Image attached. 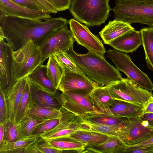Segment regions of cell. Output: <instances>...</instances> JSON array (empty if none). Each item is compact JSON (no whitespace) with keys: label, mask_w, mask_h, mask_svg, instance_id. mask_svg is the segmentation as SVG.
Wrapping results in <instances>:
<instances>
[{"label":"cell","mask_w":153,"mask_h":153,"mask_svg":"<svg viewBox=\"0 0 153 153\" xmlns=\"http://www.w3.org/2000/svg\"><path fill=\"white\" fill-rule=\"evenodd\" d=\"M0 14V31L15 51L30 40L39 45L51 34L68 24L66 19L61 17L43 21Z\"/></svg>","instance_id":"obj_1"},{"label":"cell","mask_w":153,"mask_h":153,"mask_svg":"<svg viewBox=\"0 0 153 153\" xmlns=\"http://www.w3.org/2000/svg\"><path fill=\"white\" fill-rule=\"evenodd\" d=\"M68 52L71 58L85 74L100 86H108L123 78L119 71L109 63L103 56L89 51L86 54H79L73 48Z\"/></svg>","instance_id":"obj_2"},{"label":"cell","mask_w":153,"mask_h":153,"mask_svg":"<svg viewBox=\"0 0 153 153\" xmlns=\"http://www.w3.org/2000/svg\"><path fill=\"white\" fill-rule=\"evenodd\" d=\"M114 20L153 26V0H116Z\"/></svg>","instance_id":"obj_3"},{"label":"cell","mask_w":153,"mask_h":153,"mask_svg":"<svg viewBox=\"0 0 153 153\" xmlns=\"http://www.w3.org/2000/svg\"><path fill=\"white\" fill-rule=\"evenodd\" d=\"M109 0H71L69 11L74 18L88 27L104 23L112 10Z\"/></svg>","instance_id":"obj_4"},{"label":"cell","mask_w":153,"mask_h":153,"mask_svg":"<svg viewBox=\"0 0 153 153\" xmlns=\"http://www.w3.org/2000/svg\"><path fill=\"white\" fill-rule=\"evenodd\" d=\"M42 56L39 45L32 40H28L22 47L12 53V73L16 82L27 76L39 65Z\"/></svg>","instance_id":"obj_5"},{"label":"cell","mask_w":153,"mask_h":153,"mask_svg":"<svg viewBox=\"0 0 153 153\" xmlns=\"http://www.w3.org/2000/svg\"><path fill=\"white\" fill-rule=\"evenodd\" d=\"M112 97L144 107L153 96L152 91L144 89L129 78L122 79L108 86Z\"/></svg>","instance_id":"obj_6"},{"label":"cell","mask_w":153,"mask_h":153,"mask_svg":"<svg viewBox=\"0 0 153 153\" xmlns=\"http://www.w3.org/2000/svg\"><path fill=\"white\" fill-rule=\"evenodd\" d=\"M107 56L114 64L117 69L124 73L127 77L141 88L149 91L153 90V83L148 75L132 61L130 56L116 50L106 51Z\"/></svg>","instance_id":"obj_7"},{"label":"cell","mask_w":153,"mask_h":153,"mask_svg":"<svg viewBox=\"0 0 153 153\" xmlns=\"http://www.w3.org/2000/svg\"><path fill=\"white\" fill-rule=\"evenodd\" d=\"M74 41L67 26L52 33L39 45L42 53V64L54 54L60 51L68 52L73 48Z\"/></svg>","instance_id":"obj_8"},{"label":"cell","mask_w":153,"mask_h":153,"mask_svg":"<svg viewBox=\"0 0 153 153\" xmlns=\"http://www.w3.org/2000/svg\"><path fill=\"white\" fill-rule=\"evenodd\" d=\"M70 30L75 41L89 51L102 56L106 52L104 46L97 36L93 34L87 27L72 19L68 21Z\"/></svg>","instance_id":"obj_9"},{"label":"cell","mask_w":153,"mask_h":153,"mask_svg":"<svg viewBox=\"0 0 153 153\" xmlns=\"http://www.w3.org/2000/svg\"><path fill=\"white\" fill-rule=\"evenodd\" d=\"M153 136V128L140 117L128 119L119 137L127 145L142 142Z\"/></svg>","instance_id":"obj_10"},{"label":"cell","mask_w":153,"mask_h":153,"mask_svg":"<svg viewBox=\"0 0 153 153\" xmlns=\"http://www.w3.org/2000/svg\"><path fill=\"white\" fill-rule=\"evenodd\" d=\"M61 115L58 125L40 136L47 141L68 137L75 131L81 129L82 121L79 116L63 107L60 110Z\"/></svg>","instance_id":"obj_11"},{"label":"cell","mask_w":153,"mask_h":153,"mask_svg":"<svg viewBox=\"0 0 153 153\" xmlns=\"http://www.w3.org/2000/svg\"><path fill=\"white\" fill-rule=\"evenodd\" d=\"M98 86L86 75L64 70L58 89L61 92L71 91L88 95Z\"/></svg>","instance_id":"obj_12"},{"label":"cell","mask_w":153,"mask_h":153,"mask_svg":"<svg viewBox=\"0 0 153 153\" xmlns=\"http://www.w3.org/2000/svg\"><path fill=\"white\" fill-rule=\"evenodd\" d=\"M62 107L78 116L96 111L88 95L71 91L61 92Z\"/></svg>","instance_id":"obj_13"},{"label":"cell","mask_w":153,"mask_h":153,"mask_svg":"<svg viewBox=\"0 0 153 153\" xmlns=\"http://www.w3.org/2000/svg\"><path fill=\"white\" fill-rule=\"evenodd\" d=\"M0 10L4 15L32 19L46 20L51 18L48 13L25 7L11 0H0Z\"/></svg>","instance_id":"obj_14"},{"label":"cell","mask_w":153,"mask_h":153,"mask_svg":"<svg viewBox=\"0 0 153 153\" xmlns=\"http://www.w3.org/2000/svg\"><path fill=\"white\" fill-rule=\"evenodd\" d=\"M13 50L4 39L0 40V88L2 91L10 87L16 82L12 73Z\"/></svg>","instance_id":"obj_15"},{"label":"cell","mask_w":153,"mask_h":153,"mask_svg":"<svg viewBox=\"0 0 153 153\" xmlns=\"http://www.w3.org/2000/svg\"><path fill=\"white\" fill-rule=\"evenodd\" d=\"M29 82L33 105L39 107H49L60 110L62 106L60 98L61 93L59 91L56 94H52L36 85Z\"/></svg>","instance_id":"obj_16"},{"label":"cell","mask_w":153,"mask_h":153,"mask_svg":"<svg viewBox=\"0 0 153 153\" xmlns=\"http://www.w3.org/2000/svg\"><path fill=\"white\" fill-rule=\"evenodd\" d=\"M28 82L27 77L17 81L11 87L3 91L8 111V119L15 118L18 105L25 88Z\"/></svg>","instance_id":"obj_17"},{"label":"cell","mask_w":153,"mask_h":153,"mask_svg":"<svg viewBox=\"0 0 153 153\" xmlns=\"http://www.w3.org/2000/svg\"><path fill=\"white\" fill-rule=\"evenodd\" d=\"M108 45L120 52L132 53L142 45L140 32L134 29L131 30L113 40Z\"/></svg>","instance_id":"obj_18"},{"label":"cell","mask_w":153,"mask_h":153,"mask_svg":"<svg viewBox=\"0 0 153 153\" xmlns=\"http://www.w3.org/2000/svg\"><path fill=\"white\" fill-rule=\"evenodd\" d=\"M88 97L96 112L112 114L110 108L114 99L111 96L108 86H98L88 95Z\"/></svg>","instance_id":"obj_19"},{"label":"cell","mask_w":153,"mask_h":153,"mask_svg":"<svg viewBox=\"0 0 153 153\" xmlns=\"http://www.w3.org/2000/svg\"><path fill=\"white\" fill-rule=\"evenodd\" d=\"M127 146L119 137L108 135L107 140L102 144L86 146L85 153H124Z\"/></svg>","instance_id":"obj_20"},{"label":"cell","mask_w":153,"mask_h":153,"mask_svg":"<svg viewBox=\"0 0 153 153\" xmlns=\"http://www.w3.org/2000/svg\"><path fill=\"white\" fill-rule=\"evenodd\" d=\"M134 29L129 24L114 20L110 21L99 34L104 43L108 45L113 40Z\"/></svg>","instance_id":"obj_21"},{"label":"cell","mask_w":153,"mask_h":153,"mask_svg":"<svg viewBox=\"0 0 153 153\" xmlns=\"http://www.w3.org/2000/svg\"><path fill=\"white\" fill-rule=\"evenodd\" d=\"M27 77L29 82L50 94L55 95L59 91L56 89L48 76L46 65H39Z\"/></svg>","instance_id":"obj_22"},{"label":"cell","mask_w":153,"mask_h":153,"mask_svg":"<svg viewBox=\"0 0 153 153\" xmlns=\"http://www.w3.org/2000/svg\"><path fill=\"white\" fill-rule=\"evenodd\" d=\"M110 110L112 114L127 119L139 117L144 113L143 107L130 102L115 99Z\"/></svg>","instance_id":"obj_23"},{"label":"cell","mask_w":153,"mask_h":153,"mask_svg":"<svg viewBox=\"0 0 153 153\" xmlns=\"http://www.w3.org/2000/svg\"><path fill=\"white\" fill-rule=\"evenodd\" d=\"M82 121L91 123L111 126H119L126 121L128 119L113 114L93 111L79 116Z\"/></svg>","instance_id":"obj_24"},{"label":"cell","mask_w":153,"mask_h":153,"mask_svg":"<svg viewBox=\"0 0 153 153\" xmlns=\"http://www.w3.org/2000/svg\"><path fill=\"white\" fill-rule=\"evenodd\" d=\"M108 135L93 131L79 130L68 137L86 144L87 146H93L104 142L107 140Z\"/></svg>","instance_id":"obj_25"},{"label":"cell","mask_w":153,"mask_h":153,"mask_svg":"<svg viewBox=\"0 0 153 153\" xmlns=\"http://www.w3.org/2000/svg\"><path fill=\"white\" fill-rule=\"evenodd\" d=\"M40 136L30 135L25 136L14 142L4 141L0 144V153H27L26 148L35 142Z\"/></svg>","instance_id":"obj_26"},{"label":"cell","mask_w":153,"mask_h":153,"mask_svg":"<svg viewBox=\"0 0 153 153\" xmlns=\"http://www.w3.org/2000/svg\"><path fill=\"white\" fill-rule=\"evenodd\" d=\"M140 32L146 65L153 72V27L142 28Z\"/></svg>","instance_id":"obj_27"},{"label":"cell","mask_w":153,"mask_h":153,"mask_svg":"<svg viewBox=\"0 0 153 153\" xmlns=\"http://www.w3.org/2000/svg\"><path fill=\"white\" fill-rule=\"evenodd\" d=\"M60 110L49 107L38 106L32 104L27 116L39 120L60 118Z\"/></svg>","instance_id":"obj_28"},{"label":"cell","mask_w":153,"mask_h":153,"mask_svg":"<svg viewBox=\"0 0 153 153\" xmlns=\"http://www.w3.org/2000/svg\"><path fill=\"white\" fill-rule=\"evenodd\" d=\"M51 144L62 151L79 150L85 153L86 145L69 137H65L48 141Z\"/></svg>","instance_id":"obj_29"},{"label":"cell","mask_w":153,"mask_h":153,"mask_svg":"<svg viewBox=\"0 0 153 153\" xmlns=\"http://www.w3.org/2000/svg\"><path fill=\"white\" fill-rule=\"evenodd\" d=\"M124 123L119 126H111L91 123L82 121L81 130L93 131L109 135H115L119 137Z\"/></svg>","instance_id":"obj_30"},{"label":"cell","mask_w":153,"mask_h":153,"mask_svg":"<svg viewBox=\"0 0 153 153\" xmlns=\"http://www.w3.org/2000/svg\"><path fill=\"white\" fill-rule=\"evenodd\" d=\"M4 128V141L12 143L17 141L25 137L19 123L15 118L8 119L3 124Z\"/></svg>","instance_id":"obj_31"},{"label":"cell","mask_w":153,"mask_h":153,"mask_svg":"<svg viewBox=\"0 0 153 153\" xmlns=\"http://www.w3.org/2000/svg\"><path fill=\"white\" fill-rule=\"evenodd\" d=\"M46 68L48 76L56 89H58L60 81L64 73L63 68L58 63L53 55L48 58Z\"/></svg>","instance_id":"obj_32"},{"label":"cell","mask_w":153,"mask_h":153,"mask_svg":"<svg viewBox=\"0 0 153 153\" xmlns=\"http://www.w3.org/2000/svg\"><path fill=\"white\" fill-rule=\"evenodd\" d=\"M32 104L29 84L28 81L19 102L16 115L15 119L17 123H19L23 118L27 116Z\"/></svg>","instance_id":"obj_33"},{"label":"cell","mask_w":153,"mask_h":153,"mask_svg":"<svg viewBox=\"0 0 153 153\" xmlns=\"http://www.w3.org/2000/svg\"><path fill=\"white\" fill-rule=\"evenodd\" d=\"M53 55L64 70L86 75L71 58L68 52L60 51L54 54Z\"/></svg>","instance_id":"obj_34"},{"label":"cell","mask_w":153,"mask_h":153,"mask_svg":"<svg viewBox=\"0 0 153 153\" xmlns=\"http://www.w3.org/2000/svg\"><path fill=\"white\" fill-rule=\"evenodd\" d=\"M45 120H38L28 116L23 118L19 123L24 136L31 135L35 129Z\"/></svg>","instance_id":"obj_35"},{"label":"cell","mask_w":153,"mask_h":153,"mask_svg":"<svg viewBox=\"0 0 153 153\" xmlns=\"http://www.w3.org/2000/svg\"><path fill=\"white\" fill-rule=\"evenodd\" d=\"M60 118H55L45 120L35 129L31 135L40 136V135L50 131L59 123Z\"/></svg>","instance_id":"obj_36"},{"label":"cell","mask_w":153,"mask_h":153,"mask_svg":"<svg viewBox=\"0 0 153 153\" xmlns=\"http://www.w3.org/2000/svg\"><path fill=\"white\" fill-rule=\"evenodd\" d=\"M37 146L42 153H62V151L57 148L48 141L40 136L36 140Z\"/></svg>","instance_id":"obj_37"},{"label":"cell","mask_w":153,"mask_h":153,"mask_svg":"<svg viewBox=\"0 0 153 153\" xmlns=\"http://www.w3.org/2000/svg\"><path fill=\"white\" fill-rule=\"evenodd\" d=\"M8 119V107L3 91L0 89V123H5Z\"/></svg>","instance_id":"obj_38"},{"label":"cell","mask_w":153,"mask_h":153,"mask_svg":"<svg viewBox=\"0 0 153 153\" xmlns=\"http://www.w3.org/2000/svg\"><path fill=\"white\" fill-rule=\"evenodd\" d=\"M23 7L45 12L42 7L35 0H11Z\"/></svg>","instance_id":"obj_39"},{"label":"cell","mask_w":153,"mask_h":153,"mask_svg":"<svg viewBox=\"0 0 153 153\" xmlns=\"http://www.w3.org/2000/svg\"><path fill=\"white\" fill-rule=\"evenodd\" d=\"M71 0H51L56 10L58 12L69 8Z\"/></svg>","instance_id":"obj_40"},{"label":"cell","mask_w":153,"mask_h":153,"mask_svg":"<svg viewBox=\"0 0 153 153\" xmlns=\"http://www.w3.org/2000/svg\"><path fill=\"white\" fill-rule=\"evenodd\" d=\"M153 146V136L148 139L136 144L127 145L124 152V153L126 151L139 148Z\"/></svg>","instance_id":"obj_41"},{"label":"cell","mask_w":153,"mask_h":153,"mask_svg":"<svg viewBox=\"0 0 153 153\" xmlns=\"http://www.w3.org/2000/svg\"><path fill=\"white\" fill-rule=\"evenodd\" d=\"M44 9L45 11L49 13H57L53 6L46 0H35Z\"/></svg>","instance_id":"obj_42"},{"label":"cell","mask_w":153,"mask_h":153,"mask_svg":"<svg viewBox=\"0 0 153 153\" xmlns=\"http://www.w3.org/2000/svg\"><path fill=\"white\" fill-rule=\"evenodd\" d=\"M125 153H153V146L144 147L126 151Z\"/></svg>","instance_id":"obj_43"},{"label":"cell","mask_w":153,"mask_h":153,"mask_svg":"<svg viewBox=\"0 0 153 153\" xmlns=\"http://www.w3.org/2000/svg\"><path fill=\"white\" fill-rule=\"evenodd\" d=\"M139 117L142 120L146 121L150 127L153 128V113H144Z\"/></svg>","instance_id":"obj_44"},{"label":"cell","mask_w":153,"mask_h":153,"mask_svg":"<svg viewBox=\"0 0 153 153\" xmlns=\"http://www.w3.org/2000/svg\"><path fill=\"white\" fill-rule=\"evenodd\" d=\"M144 113H153V96L151 97L143 107Z\"/></svg>","instance_id":"obj_45"},{"label":"cell","mask_w":153,"mask_h":153,"mask_svg":"<svg viewBox=\"0 0 153 153\" xmlns=\"http://www.w3.org/2000/svg\"><path fill=\"white\" fill-rule=\"evenodd\" d=\"M36 141L26 148L27 153H41L37 146Z\"/></svg>","instance_id":"obj_46"},{"label":"cell","mask_w":153,"mask_h":153,"mask_svg":"<svg viewBox=\"0 0 153 153\" xmlns=\"http://www.w3.org/2000/svg\"><path fill=\"white\" fill-rule=\"evenodd\" d=\"M4 128L3 125L0 123V144L4 141Z\"/></svg>","instance_id":"obj_47"},{"label":"cell","mask_w":153,"mask_h":153,"mask_svg":"<svg viewBox=\"0 0 153 153\" xmlns=\"http://www.w3.org/2000/svg\"><path fill=\"white\" fill-rule=\"evenodd\" d=\"M46 0L53 5V3L52 2L51 0Z\"/></svg>","instance_id":"obj_48"}]
</instances>
